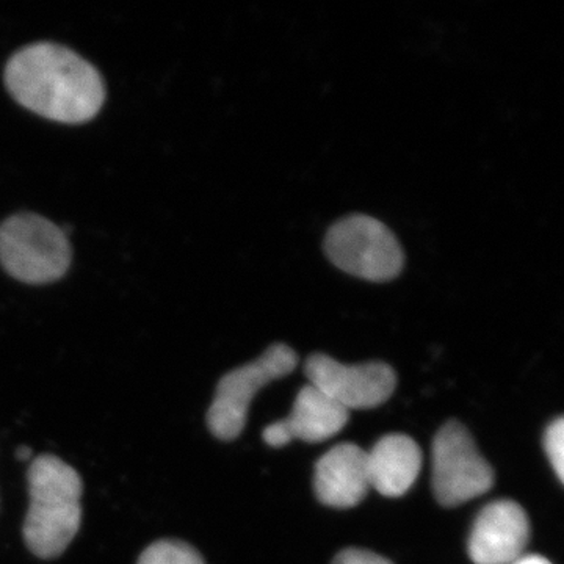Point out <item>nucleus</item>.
Wrapping results in <instances>:
<instances>
[{"mask_svg": "<svg viewBox=\"0 0 564 564\" xmlns=\"http://www.w3.org/2000/svg\"><path fill=\"white\" fill-rule=\"evenodd\" d=\"M6 84L25 109L66 124L90 121L106 99L99 70L76 52L52 43L17 52L7 65Z\"/></svg>", "mask_w": 564, "mask_h": 564, "instance_id": "nucleus-1", "label": "nucleus"}, {"mask_svg": "<svg viewBox=\"0 0 564 564\" xmlns=\"http://www.w3.org/2000/svg\"><path fill=\"white\" fill-rule=\"evenodd\" d=\"M29 505L24 541L39 558H57L79 533L82 492L79 473L54 455L33 459L28 473Z\"/></svg>", "mask_w": 564, "mask_h": 564, "instance_id": "nucleus-2", "label": "nucleus"}, {"mask_svg": "<svg viewBox=\"0 0 564 564\" xmlns=\"http://www.w3.org/2000/svg\"><path fill=\"white\" fill-rule=\"evenodd\" d=\"M70 256L66 234L40 215H14L0 225V263L14 280L28 284L61 280Z\"/></svg>", "mask_w": 564, "mask_h": 564, "instance_id": "nucleus-3", "label": "nucleus"}, {"mask_svg": "<svg viewBox=\"0 0 564 564\" xmlns=\"http://www.w3.org/2000/svg\"><path fill=\"white\" fill-rule=\"evenodd\" d=\"M329 261L343 272L372 282H388L403 270L404 256L391 229L369 215L334 223L325 237Z\"/></svg>", "mask_w": 564, "mask_h": 564, "instance_id": "nucleus-4", "label": "nucleus"}, {"mask_svg": "<svg viewBox=\"0 0 564 564\" xmlns=\"http://www.w3.org/2000/svg\"><path fill=\"white\" fill-rule=\"evenodd\" d=\"M299 358L289 345L274 344L247 366L226 373L217 386L207 411V426L217 440L232 441L247 425L248 410L256 393L296 369Z\"/></svg>", "mask_w": 564, "mask_h": 564, "instance_id": "nucleus-5", "label": "nucleus"}, {"mask_svg": "<svg viewBox=\"0 0 564 564\" xmlns=\"http://www.w3.org/2000/svg\"><path fill=\"white\" fill-rule=\"evenodd\" d=\"M433 492L447 508L459 507L492 488L494 470L463 423H445L433 441Z\"/></svg>", "mask_w": 564, "mask_h": 564, "instance_id": "nucleus-6", "label": "nucleus"}, {"mask_svg": "<svg viewBox=\"0 0 564 564\" xmlns=\"http://www.w3.org/2000/svg\"><path fill=\"white\" fill-rule=\"evenodd\" d=\"M310 384L326 393L350 413L373 410L391 399L397 375L389 364L373 361L345 366L332 356L315 352L304 366Z\"/></svg>", "mask_w": 564, "mask_h": 564, "instance_id": "nucleus-7", "label": "nucleus"}, {"mask_svg": "<svg viewBox=\"0 0 564 564\" xmlns=\"http://www.w3.org/2000/svg\"><path fill=\"white\" fill-rule=\"evenodd\" d=\"M530 522L514 500L486 505L475 519L467 551L475 564H513L525 555Z\"/></svg>", "mask_w": 564, "mask_h": 564, "instance_id": "nucleus-8", "label": "nucleus"}, {"mask_svg": "<svg viewBox=\"0 0 564 564\" xmlns=\"http://www.w3.org/2000/svg\"><path fill=\"white\" fill-rule=\"evenodd\" d=\"M369 489L367 452L359 445H336L315 464V496L326 507L340 510L356 507L362 502Z\"/></svg>", "mask_w": 564, "mask_h": 564, "instance_id": "nucleus-9", "label": "nucleus"}, {"mask_svg": "<svg viewBox=\"0 0 564 564\" xmlns=\"http://www.w3.org/2000/svg\"><path fill=\"white\" fill-rule=\"evenodd\" d=\"M422 469V451L406 434H388L367 452L370 488L386 497L410 491Z\"/></svg>", "mask_w": 564, "mask_h": 564, "instance_id": "nucleus-10", "label": "nucleus"}, {"mask_svg": "<svg viewBox=\"0 0 564 564\" xmlns=\"http://www.w3.org/2000/svg\"><path fill=\"white\" fill-rule=\"evenodd\" d=\"M348 419L350 413L345 408L313 384H306L296 393L291 414L280 422L291 443L299 440L317 444L343 432Z\"/></svg>", "mask_w": 564, "mask_h": 564, "instance_id": "nucleus-11", "label": "nucleus"}, {"mask_svg": "<svg viewBox=\"0 0 564 564\" xmlns=\"http://www.w3.org/2000/svg\"><path fill=\"white\" fill-rule=\"evenodd\" d=\"M139 564H204L193 545L180 540H161L144 549Z\"/></svg>", "mask_w": 564, "mask_h": 564, "instance_id": "nucleus-12", "label": "nucleus"}, {"mask_svg": "<svg viewBox=\"0 0 564 564\" xmlns=\"http://www.w3.org/2000/svg\"><path fill=\"white\" fill-rule=\"evenodd\" d=\"M544 448L560 481L564 478V421L555 419L544 434Z\"/></svg>", "mask_w": 564, "mask_h": 564, "instance_id": "nucleus-13", "label": "nucleus"}, {"mask_svg": "<svg viewBox=\"0 0 564 564\" xmlns=\"http://www.w3.org/2000/svg\"><path fill=\"white\" fill-rule=\"evenodd\" d=\"M332 564H392L384 556L375 554L372 551H366V549H345L339 552L336 558L333 560Z\"/></svg>", "mask_w": 564, "mask_h": 564, "instance_id": "nucleus-14", "label": "nucleus"}, {"mask_svg": "<svg viewBox=\"0 0 564 564\" xmlns=\"http://www.w3.org/2000/svg\"><path fill=\"white\" fill-rule=\"evenodd\" d=\"M513 564H552L547 558L541 555H522L518 562Z\"/></svg>", "mask_w": 564, "mask_h": 564, "instance_id": "nucleus-15", "label": "nucleus"}, {"mask_svg": "<svg viewBox=\"0 0 564 564\" xmlns=\"http://www.w3.org/2000/svg\"><path fill=\"white\" fill-rule=\"evenodd\" d=\"M14 455H17V458L20 459V462H28V459H31L32 456L31 447H25V445H21V447L17 448Z\"/></svg>", "mask_w": 564, "mask_h": 564, "instance_id": "nucleus-16", "label": "nucleus"}]
</instances>
